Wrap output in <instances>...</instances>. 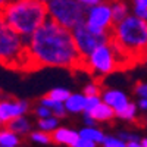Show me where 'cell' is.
<instances>
[{
  "label": "cell",
  "mask_w": 147,
  "mask_h": 147,
  "mask_svg": "<svg viewBox=\"0 0 147 147\" xmlns=\"http://www.w3.org/2000/svg\"><path fill=\"white\" fill-rule=\"evenodd\" d=\"M28 49L34 71L41 68H65L72 74L87 72L84 57L74 38V32L49 18L28 38Z\"/></svg>",
  "instance_id": "6da1fadb"
},
{
  "label": "cell",
  "mask_w": 147,
  "mask_h": 147,
  "mask_svg": "<svg viewBox=\"0 0 147 147\" xmlns=\"http://www.w3.org/2000/svg\"><path fill=\"white\" fill-rule=\"evenodd\" d=\"M107 43L118 55L121 71L144 63L147 60V21L128 15L112 28Z\"/></svg>",
  "instance_id": "7a4b0ae2"
},
{
  "label": "cell",
  "mask_w": 147,
  "mask_h": 147,
  "mask_svg": "<svg viewBox=\"0 0 147 147\" xmlns=\"http://www.w3.org/2000/svg\"><path fill=\"white\" fill-rule=\"evenodd\" d=\"M49 18V3L41 0H9L2 6V22L24 37H31Z\"/></svg>",
  "instance_id": "3957f363"
},
{
  "label": "cell",
  "mask_w": 147,
  "mask_h": 147,
  "mask_svg": "<svg viewBox=\"0 0 147 147\" xmlns=\"http://www.w3.org/2000/svg\"><path fill=\"white\" fill-rule=\"evenodd\" d=\"M0 62L2 66L16 72H34L28 41L10 30L6 24L0 25Z\"/></svg>",
  "instance_id": "277c9868"
},
{
  "label": "cell",
  "mask_w": 147,
  "mask_h": 147,
  "mask_svg": "<svg viewBox=\"0 0 147 147\" xmlns=\"http://www.w3.org/2000/svg\"><path fill=\"white\" fill-rule=\"evenodd\" d=\"M115 71H121V63L115 49L109 43L99 46L87 59V74L93 77V82L102 84L103 78Z\"/></svg>",
  "instance_id": "5b68a950"
},
{
  "label": "cell",
  "mask_w": 147,
  "mask_h": 147,
  "mask_svg": "<svg viewBox=\"0 0 147 147\" xmlns=\"http://www.w3.org/2000/svg\"><path fill=\"white\" fill-rule=\"evenodd\" d=\"M49 12L52 19L72 31L85 22V7L78 0H52Z\"/></svg>",
  "instance_id": "8992f818"
},
{
  "label": "cell",
  "mask_w": 147,
  "mask_h": 147,
  "mask_svg": "<svg viewBox=\"0 0 147 147\" xmlns=\"http://www.w3.org/2000/svg\"><path fill=\"white\" fill-rule=\"evenodd\" d=\"M87 25L97 35H110V31L115 27L112 7L109 3H100L90 7L87 13Z\"/></svg>",
  "instance_id": "52a82bcc"
},
{
  "label": "cell",
  "mask_w": 147,
  "mask_h": 147,
  "mask_svg": "<svg viewBox=\"0 0 147 147\" xmlns=\"http://www.w3.org/2000/svg\"><path fill=\"white\" fill-rule=\"evenodd\" d=\"M72 32H74V38H75V43H77V46L80 49L81 55L84 57H87V59L99 46L106 44L109 41V35H97V34H94L88 28L87 22L78 25Z\"/></svg>",
  "instance_id": "ba28073f"
},
{
  "label": "cell",
  "mask_w": 147,
  "mask_h": 147,
  "mask_svg": "<svg viewBox=\"0 0 147 147\" xmlns=\"http://www.w3.org/2000/svg\"><path fill=\"white\" fill-rule=\"evenodd\" d=\"M28 102L19 100L15 96H3L2 103H0V122L6 127L10 121H13L19 116H24L28 112Z\"/></svg>",
  "instance_id": "9c48e42d"
},
{
  "label": "cell",
  "mask_w": 147,
  "mask_h": 147,
  "mask_svg": "<svg viewBox=\"0 0 147 147\" xmlns=\"http://www.w3.org/2000/svg\"><path fill=\"white\" fill-rule=\"evenodd\" d=\"M103 100H105L106 105H109L110 107L115 110L116 115L121 113L122 110L129 105L127 96L122 91H119V90H106L103 93Z\"/></svg>",
  "instance_id": "30bf717a"
},
{
  "label": "cell",
  "mask_w": 147,
  "mask_h": 147,
  "mask_svg": "<svg viewBox=\"0 0 147 147\" xmlns=\"http://www.w3.org/2000/svg\"><path fill=\"white\" fill-rule=\"evenodd\" d=\"M81 138L80 132L69 128H57L52 132V141L56 144H65L69 147H75L78 140Z\"/></svg>",
  "instance_id": "8fae6325"
},
{
  "label": "cell",
  "mask_w": 147,
  "mask_h": 147,
  "mask_svg": "<svg viewBox=\"0 0 147 147\" xmlns=\"http://www.w3.org/2000/svg\"><path fill=\"white\" fill-rule=\"evenodd\" d=\"M85 115H90L94 121L97 122H107L110 119H113V116L116 115V112L106 103H99L91 112H87Z\"/></svg>",
  "instance_id": "7c38bea8"
},
{
  "label": "cell",
  "mask_w": 147,
  "mask_h": 147,
  "mask_svg": "<svg viewBox=\"0 0 147 147\" xmlns=\"http://www.w3.org/2000/svg\"><path fill=\"white\" fill-rule=\"evenodd\" d=\"M85 105H87V97L82 94H72L65 102V107L71 113L85 112Z\"/></svg>",
  "instance_id": "4fadbf2b"
},
{
  "label": "cell",
  "mask_w": 147,
  "mask_h": 147,
  "mask_svg": "<svg viewBox=\"0 0 147 147\" xmlns=\"http://www.w3.org/2000/svg\"><path fill=\"white\" fill-rule=\"evenodd\" d=\"M3 128H7L10 131H13L15 134H18V136H24V134H28L31 131V124H30V121L27 118L19 116L13 121H10L9 124Z\"/></svg>",
  "instance_id": "5bb4252c"
},
{
  "label": "cell",
  "mask_w": 147,
  "mask_h": 147,
  "mask_svg": "<svg viewBox=\"0 0 147 147\" xmlns=\"http://www.w3.org/2000/svg\"><path fill=\"white\" fill-rule=\"evenodd\" d=\"M22 141L19 136L15 134L13 131L3 128L2 132H0V147H19Z\"/></svg>",
  "instance_id": "9a60e30c"
},
{
  "label": "cell",
  "mask_w": 147,
  "mask_h": 147,
  "mask_svg": "<svg viewBox=\"0 0 147 147\" xmlns=\"http://www.w3.org/2000/svg\"><path fill=\"white\" fill-rule=\"evenodd\" d=\"M80 136H81L82 138H87V140L96 143V144H103L105 140H106L105 134H103L100 129L94 128V127H85V128H82V129L80 131Z\"/></svg>",
  "instance_id": "2e32d148"
},
{
  "label": "cell",
  "mask_w": 147,
  "mask_h": 147,
  "mask_svg": "<svg viewBox=\"0 0 147 147\" xmlns=\"http://www.w3.org/2000/svg\"><path fill=\"white\" fill-rule=\"evenodd\" d=\"M112 15H113V24L116 25V24L122 22L127 16H128V7L125 3L122 2H118L112 6Z\"/></svg>",
  "instance_id": "e0dca14e"
},
{
  "label": "cell",
  "mask_w": 147,
  "mask_h": 147,
  "mask_svg": "<svg viewBox=\"0 0 147 147\" xmlns=\"http://www.w3.org/2000/svg\"><path fill=\"white\" fill-rule=\"evenodd\" d=\"M38 128L40 131L52 134L55 129H57V118L56 116H50V118H44L38 121Z\"/></svg>",
  "instance_id": "ac0fdd59"
},
{
  "label": "cell",
  "mask_w": 147,
  "mask_h": 147,
  "mask_svg": "<svg viewBox=\"0 0 147 147\" xmlns=\"http://www.w3.org/2000/svg\"><path fill=\"white\" fill-rule=\"evenodd\" d=\"M46 96L49 97V99H53L56 102H66L72 94L68 90H65V88H55L52 91H49Z\"/></svg>",
  "instance_id": "d6986e66"
},
{
  "label": "cell",
  "mask_w": 147,
  "mask_h": 147,
  "mask_svg": "<svg viewBox=\"0 0 147 147\" xmlns=\"http://www.w3.org/2000/svg\"><path fill=\"white\" fill-rule=\"evenodd\" d=\"M30 140L37 144H49L52 143V134L44 132V131H35L30 134Z\"/></svg>",
  "instance_id": "ffe728a7"
},
{
  "label": "cell",
  "mask_w": 147,
  "mask_h": 147,
  "mask_svg": "<svg viewBox=\"0 0 147 147\" xmlns=\"http://www.w3.org/2000/svg\"><path fill=\"white\" fill-rule=\"evenodd\" d=\"M136 113H137V106L134 105V103H129V105H128L124 110H122L121 113H118L116 116H119L121 119H125V121H136V119H137Z\"/></svg>",
  "instance_id": "44dd1931"
},
{
  "label": "cell",
  "mask_w": 147,
  "mask_h": 147,
  "mask_svg": "<svg viewBox=\"0 0 147 147\" xmlns=\"http://www.w3.org/2000/svg\"><path fill=\"white\" fill-rule=\"evenodd\" d=\"M102 94V87L97 82H91L88 85H85L84 88V96L85 97H93V96H100Z\"/></svg>",
  "instance_id": "7402d4cb"
},
{
  "label": "cell",
  "mask_w": 147,
  "mask_h": 147,
  "mask_svg": "<svg viewBox=\"0 0 147 147\" xmlns=\"http://www.w3.org/2000/svg\"><path fill=\"white\" fill-rule=\"evenodd\" d=\"M103 147H127V143L119 137H106Z\"/></svg>",
  "instance_id": "603a6c76"
},
{
  "label": "cell",
  "mask_w": 147,
  "mask_h": 147,
  "mask_svg": "<svg viewBox=\"0 0 147 147\" xmlns=\"http://www.w3.org/2000/svg\"><path fill=\"white\" fill-rule=\"evenodd\" d=\"M102 103L100 99H99V96H93V97H87V105H85V113L87 112H91V110L99 105Z\"/></svg>",
  "instance_id": "cb8c5ba5"
},
{
  "label": "cell",
  "mask_w": 147,
  "mask_h": 147,
  "mask_svg": "<svg viewBox=\"0 0 147 147\" xmlns=\"http://www.w3.org/2000/svg\"><path fill=\"white\" fill-rule=\"evenodd\" d=\"M134 91H136V94L141 96L143 99H147V82H137Z\"/></svg>",
  "instance_id": "d4e9b609"
},
{
  "label": "cell",
  "mask_w": 147,
  "mask_h": 147,
  "mask_svg": "<svg viewBox=\"0 0 147 147\" xmlns=\"http://www.w3.org/2000/svg\"><path fill=\"white\" fill-rule=\"evenodd\" d=\"M35 115L38 116L40 119H44V118H50V115H52V110L49 109V107H46V106H38L35 109Z\"/></svg>",
  "instance_id": "484cf974"
},
{
  "label": "cell",
  "mask_w": 147,
  "mask_h": 147,
  "mask_svg": "<svg viewBox=\"0 0 147 147\" xmlns=\"http://www.w3.org/2000/svg\"><path fill=\"white\" fill-rule=\"evenodd\" d=\"M121 140H124L125 143H129V141H137L138 140V136H136V134H131V132H119L118 136Z\"/></svg>",
  "instance_id": "4316f807"
},
{
  "label": "cell",
  "mask_w": 147,
  "mask_h": 147,
  "mask_svg": "<svg viewBox=\"0 0 147 147\" xmlns=\"http://www.w3.org/2000/svg\"><path fill=\"white\" fill-rule=\"evenodd\" d=\"M97 144L96 143H93V141H90V140H87V138H80L78 140V143L75 144V147H96Z\"/></svg>",
  "instance_id": "83f0119b"
},
{
  "label": "cell",
  "mask_w": 147,
  "mask_h": 147,
  "mask_svg": "<svg viewBox=\"0 0 147 147\" xmlns=\"http://www.w3.org/2000/svg\"><path fill=\"white\" fill-rule=\"evenodd\" d=\"M78 2L84 6H90V7H94L97 5H100L102 3V0H78Z\"/></svg>",
  "instance_id": "f1b7e54d"
},
{
  "label": "cell",
  "mask_w": 147,
  "mask_h": 147,
  "mask_svg": "<svg viewBox=\"0 0 147 147\" xmlns=\"http://www.w3.org/2000/svg\"><path fill=\"white\" fill-rule=\"evenodd\" d=\"M134 122H136L137 125H141V127H147V116H141V118H137V119L134 121Z\"/></svg>",
  "instance_id": "f546056e"
},
{
  "label": "cell",
  "mask_w": 147,
  "mask_h": 147,
  "mask_svg": "<svg viewBox=\"0 0 147 147\" xmlns=\"http://www.w3.org/2000/svg\"><path fill=\"white\" fill-rule=\"evenodd\" d=\"M134 7H147V0H134Z\"/></svg>",
  "instance_id": "4dcf8cb0"
},
{
  "label": "cell",
  "mask_w": 147,
  "mask_h": 147,
  "mask_svg": "<svg viewBox=\"0 0 147 147\" xmlns=\"http://www.w3.org/2000/svg\"><path fill=\"white\" fill-rule=\"evenodd\" d=\"M127 147H143V143H141L140 140H137V141H129V143H127Z\"/></svg>",
  "instance_id": "1f68e13d"
},
{
  "label": "cell",
  "mask_w": 147,
  "mask_h": 147,
  "mask_svg": "<svg viewBox=\"0 0 147 147\" xmlns=\"http://www.w3.org/2000/svg\"><path fill=\"white\" fill-rule=\"evenodd\" d=\"M138 106H140L141 109L147 110V99H141V100L138 102Z\"/></svg>",
  "instance_id": "d6a6232c"
},
{
  "label": "cell",
  "mask_w": 147,
  "mask_h": 147,
  "mask_svg": "<svg viewBox=\"0 0 147 147\" xmlns=\"http://www.w3.org/2000/svg\"><path fill=\"white\" fill-rule=\"evenodd\" d=\"M141 143H143V147H147V138H143Z\"/></svg>",
  "instance_id": "836d02e7"
},
{
  "label": "cell",
  "mask_w": 147,
  "mask_h": 147,
  "mask_svg": "<svg viewBox=\"0 0 147 147\" xmlns=\"http://www.w3.org/2000/svg\"><path fill=\"white\" fill-rule=\"evenodd\" d=\"M41 2H46V3H50L52 0H41Z\"/></svg>",
  "instance_id": "e575fe53"
},
{
  "label": "cell",
  "mask_w": 147,
  "mask_h": 147,
  "mask_svg": "<svg viewBox=\"0 0 147 147\" xmlns=\"http://www.w3.org/2000/svg\"><path fill=\"white\" fill-rule=\"evenodd\" d=\"M146 63H147V60H146Z\"/></svg>",
  "instance_id": "d590c367"
}]
</instances>
